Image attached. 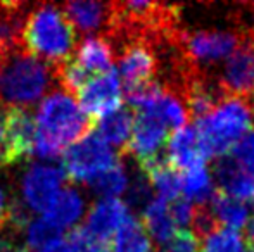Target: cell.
<instances>
[{
    "instance_id": "52a82bcc",
    "label": "cell",
    "mask_w": 254,
    "mask_h": 252,
    "mask_svg": "<svg viewBox=\"0 0 254 252\" xmlns=\"http://www.w3.org/2000/svg\"><path fill=\"white\" fill-rule=\"evenodd\" d=\"M66 173L63 166L31 164L21 180L24 207L28 211L44 214L57 194L64 189Z\"/></svg>"
},
{
    "instance_id": "74e56055",
    "label": "cell",
    "mask_w": 254,
    "mask_h": 252,
    "mask_svg": "<svg viewBox=\"0 0 254 252\" xmlns=\"http://www.w3.org/2000/svg\"><path fill=\"white\" fill-rule=\"evenodd\" d=\"M253 202H254V195H253Z\"/></svg>"
},
{
    "instance_id": "836d02e7",
    "label": "cell",
    "mask_w": 254,
    "mask_h": 252,
    "mask_svg": "<svg viewBox=\"0 0 254 252\" xmlns=\"http://www.w3.org/2000/svg\"><path fill=\"white\" fill-rule=\"evenodd\" d=\"M7 219H9V205L5 204V195L0 187V230L7 226Z\"/></svg>"
},
{
    "instance_id": "44dd1931",
    "label": "cell",
    "mask_w": 254,
    "mask_h": 252,
    "mask_svg": "<svg viewBox=\"0 0 254 252\" xmlns=\"http://www.w3.org/2000/svg\"><path fill=\"white\" fill-rule=\"evenodd\" d=\"M214 175L207 169L206 164L189 168L182 175V195L190 204H209L214 194Z\"/></svg>"
},
{
    "instance_id": "484cf974",
    "label": "cell",
    "mask_w": 254,
    "mask_h": 252,
    "mask_svg": "<svg viewBox=\"0 0 254 252\" xmlns=\"http://www.w3.org/2000/svg\"><path fill=\"white\" fill-rule=\"evenodd\" d=\"M221 97H218V87L211 83H204V81H197L192 85L189 90L187 97V107L189 112L195 116V118H202L206 116L214 105L218 104Z\"/></svg>"
},
{
    "instance_id": "4316f807",
    "label": "cell",
    "mask_w": 254,
    "mask_h": 252,
    "mask_svg": "<svg viewBox=\"0 0 254 252\" xmlns=\"http://www.w3.org/2000/svg\"><path fill=\"white\" fill-rule=\"evenodd\" d=\"M67 240L73 247V252H111L109 242L94 237L83 226H76L74 230H71Z\"/></svg>"
},
{
    "instance_id": "277c9868",
    "label": "cell",
    "mask_w": 254,
    "mask_h": 252,
    "mask_svg": "<svg viewBox=\"0 0 254 252\" xmlns=\"http://www.w3.org/2000/svg\"><path fill=\"white\" fill-rule=\"evenodd\" d=\"M253 121V107L244 97H221L206 116L197 119L195 126L206 159L225 157L251 131Z\"/></svg>"
},
{
    "instance_id": "8992f818",
    "label": "cell",
    "mask_w": 254,
    "mask_h": 252,
    "mask_svg": "<svg viewBox=\"0 0 254 252\" xmlns=\"http://www.w3.org/2000/svg\"><path fill=\"white\" fill-rule=\"evenodd\" d=\"M123 83L116 69L90 76L78 90V104L88 118L101 119L121 109Z\"/></svg>"
},
{
    "instance_id": "4dcf8cb0",
    "label": "cell",
    "mask_w": 254,
    "mask_h": 252,
    "mask_svg": "<svg viewBox=\"0 0 254 252\" xmlns=\"http://www.w3.org/2000/svg\"><path fill=\"white\" fill-rule=\"evenodd\" d=\"M170 205H171V214H173V219L177 223L178 230H187L190 225H194L195 216H197L194 204H190L185 199H177V201L170 202Z\"/></svg>"
},
{
    "instance_id": "9a60e30c",
    "label": "cell",
    "mask_w": 254,
    "mask_h": 252,
    "mask_svg": "<svg viewBox=\"0 0 254 252\" xmlns=\"http://www.w3.org/2000/svg\"><path fill=\"white\" fill-rule=\"evenodd\" d=\"M166 159L175 169H189L199 164H206V155L199 142L197 131L192 126H185L173 131L166 142Z\"/></svg>"
},
{
    "instance_id": "d6a6232c",
    "label": "cell",
    "mask_w": 254,
    "mask_h": 252,
    "mask_svg": "<svg viewBox=\"0 0 254 252\" xmlns=\"http://www.w3.org/2000/svg\"><path fill=\"white\" fill-rule=\"evenodd\" d=\"M35 252H73V247H71L67 237H57Z\"/></svg>"
},
{
    "instance_id": "f1b7e54d",
    "label": "cell",
    "mask_w": 254,
    "mask_h": 252,
    "mask_svg": "<svg viewBox=\"0 0 254 252\" xmlns=\"http://www.w3.org/2000/svg\"><path fill=\"white\" fill-rule=\"evenodd\" d=\"M57 237L61 235L44 221V218L31 219L26 226V249L37 251L40 247H44L47 242L57 239Z\"/></svg>"
},
{
    "instance_id": "8d00e7d4",
    "label": "cell",
    "mask_w": 254,
    "mask_h": 252,
    "mask_svg": "<svg viewBox=\"0 0 254 252\" xmlns=\"http://www.w3.org/2000/svg\"><path fill=\"white\" fill-rule=\"evenodd\" d=\"M253 26H254V9H253Z\"/></svg>"
},
{
    "instance_id": "d4e9b609",
    "label": "cell",
    "mask_w": 254,
    "mask_h": 252,
    "mask_svg": "<svg viewBox=\"0 0 254 252\" xmlns=\"http://www.w3.org/2000/svg\"><path fill=\"white\" fill-rule=\"evenodd\" d=\"M130 173L121 162H116L113 168L104 171L101 176L90 183L92 190L101 195V199H120L130 189Z\"/></svg>"
},
{
    "instance_id": "603a6c76",
    "label": "cell",
    "mask_w": 254,
    "mask_h": 252,
    "mask_svg": "<svg viewBox=\"0 0 254 252\" xmlns=\"http://www.w3.org/2000/svg\"><path fill=\"white\" fill-rule=\"evenodd\" d=\"M152 240L147 230L135 218L128 219L113 237L111 252H151Z\"/></svg>"
},
{
    "instance_id": "ffe728a7",
    "label": "cell",
    "mask_w": 254,
    "mask_h": 252,
    "mask_svg": "<svg viewBox=\"0 0 254 252\" xmlns=\"http://www.w3.org/2000/svg\"><path fill=\"white\" fill-rule=\"evenodd\" d=\"M151 190L156 192L157 199L173 202L182 195V175L168 161L157 159L151 164L144 166Z\"/></svg>"
},
{
    "instance_id": "f35d334b",
    "label": "cell",
    "mask_w": 254,
    "mask_h": 252,
    "mask_svg": "<svg viewBox=\"0 0 254 252\" xmlns=\"http://www.w3.org/2000/svg\"><path fill=\"white\" fill-rule=\"evenodd\" d=\"M0 5H2V3H0Z\"/></svg>"
},
{
    "instance_id": "d590c367",
    "label": "cell",
    "mask_w": 254,
    "mask_h": 252,
    "mask_svg": "<svg viewBox=\"0 0 254 252\" xmlns=\"http://www.w3.org/2000/svg\"><path fill=\"white\" fill-rule=\"evenodd\" d=\"M251 107H253V118H254V102H253V105H251Z\"/></svg>"
},
{
    "instance_id": "ba28073f",
    "label": "cell",
    "mask_w": 254,
    "mask_h": 252,
    "mask_svg": "<svg viewBox=\"0 0 254 252\" xmlns=\"http://www.w3.org/2000/svg\"><path fill=\"white\" fill-rule=\"evenodd\" d=\"M168 131L170 130L157 118L138 112L135 116L133 131L127 145L128 151L142 166L151 164L159 159L161 151L166 147Z\"/></svg>"
},
{
    "instance_id": "83f0119b",
    "label": "cell",
    "mask_w": 254,
    "mask_h": 252,
    "mask_svg": "<svg viewBox=\"0 0 254 252\" xmlns=\"http://www.w3.org/2000/svg\"><path fill=\"white\" fill-rule=\"evenodd\" d=\"M228 157L235 164L241 166L242 169H246L248 173L254 175V130L249 131L248 135H244L234 145V149L228 152Z\"/></svg>"
},
{
    "instance_id": "5bb4252c",
    "label": "cell",
    "mask_w": 254,
    "mask_h": 252,
    "mask_svg": "<svg viewBox=\"0 0 254 252\" xmlns=\"http://www.w3.org/2000/svg\"><path fill=\"white\" fill-rule=\"evenodd\" d=\"M67 21L81 33H95L114 23V7L94 0L67 2L63 7Z\"/></svg>"
},
{
    "instance_id": "e575fe53",
    "label": "cell",
    "mask_w": 254,
    "mask_h": 252,
    "mask_svg": "<svg viewBox=\"0 0 254 252\" xmlns=\"http://www.w3.org/2000/svg\"><path fill=\"white\" fill-rule=\"evenodd\" d=\"M248 242L254 244V214L251 216V219L248 223Z\"/></svg>"
},
{
    "instance_id": "7c38bea8",
    "label": "cell",
    "mask_w": 254,
    "mask_h": 252,
    "mask_svg": "<svg viewBox=\"0 0 254 252\" xmlns=\"http://www.w3.org/2000/svg\"><path fill=\"white\" fill-rule=\"evenodd\" d=\"M85 209L87 202L83 195L73 187H64L44 212V221L61 235L66 230L76 228L80 219L83 218Z\"/></svg>"
},
{
    "instance_id": "4fadbf2b",
    "label": "cell",
    "mask_w": 254,
    "mask_h": 252,
    "mask_svg": "<svg viewBox=\"0 0 254 252\" xmlns=\"http://www.w3.org/2000/svg\"><path fill=\"white\" fill-rule=\"evenodd\" d=\"M116 71L127 90L151 83L154 73H156V57L147 45L131 44L121 54Z\"/></svg>"
},
{
    "instance_id": "e0dca14e",
    "label": "cell",
    "mask_w": 254,
    "mask_h": 252,
    "mask_svg": "<svg viewBox=\"0 0 254 252\" xmlns=\"http://www.w3.org/2000/svg\"><path fill=\"white\" fill-rule=\"evenodd\" d=\"M214 182L221 189V194L241 199L244 202L253 201L254 175L242 169L239 164H235L228 155L218 161V166L214 169Z\"/></svg>"
},
{
    "instance_id": "6da1fadb",
    "label": "cell",
    "mask_w": 254,
    "mask_h": 252,
    "mask_svg": "<svg viewBox=\"0 0 254 252\" xmlns=\"http://www.w3.org/2000/svg\"><path fill=\"white\" fill-rule=\"evenodd\" d=\"M35 151L42 159H56L69 145L90 131V118L64 90H52L38 105L35 116Z\"/></svg>"
},
{
    "instance_id": "ac0fdd59",
    "label": "cell",
    "mask_w": 254,
    "mask_h": 252,
    "mask_svg": "<svg viewBox=\"0 0 254 252\" xmlns=\"http://www.w3.org/2000/svg\"><path fill=\"white\" fill-rule=\"evenodd\" d=\"M142 225L147 230L151 240L166 246L180 230L171 214L170 202L152 197L151 202L142 209Z\"/></svg>"
},
{
    "instance_id": "9c48e42d",
    "label": "cell",
    "mask_w": 254,
    "mask_h": 252,
    "mask_svg": "<svg viewBox=\"0 0 254 252\" xmlns=\"http://www.w3.org/2000/svg\"><path fill=\"white\" fill-rule=\"evenodd\" d=\"M35 135H37V126L30 109H3V137L12 164L33 155Z\"/></svg>"
},
{
    "instance_id": "30bf717a",
    "label": "cell",
    "mask_w": 254,
    "mask_h": 252,
    "mask_svg": "<svg viewBox=\"0 0 254 252\" xmlns=\"http://www.w3.org/2000/svg\"><path fill=\"white\" fill-rule=\"evenodd\" d=\"M190 59L199 64L227 61L239 49V38L230 31H195L185 38Z\"/></svg>"
},
{
    "instance_id": "8fae6325",
    "label": "cell",
    "mask_w": 254,
    "mask_h": 252,
    "mask_svg": "<svg viewBox=\"0 0 254 252\" xmlns=\"http://www.w3.org/2000/svg\"><path fill=\"white\" fill-rule=\"evenodd\" d=\"M131 211L121 199H99L87 212L83 228L101 240L109 242L120 228L131 219Z\"/></svg>"
},
{
    "instance_id": "2e32d148",
    "label": "cell",
    "mask_w": 254,
    "mask_h": 252,
    "mask_svg": "<svg viewBox=\"0 0 254 252\" xmlns=\"http://www.w3.org/2000/svg\"><path fill=\"white\" fill-rule=\"evenodd\" d=\"M207 205H209V209L206 211L207 216L211 218L213 225L220 228L241 232L244 226H248L253 216L248 202L230 197L227 194H216Z\"/></svg>"
},
{
    "instance_id": "d6986e66",
    "label": "cell",
    "mask_w": 254,
    "mask_h": 252,
    "mask_svg": "<svg viewBox=\"0 0 254 252\" xmlns=\"http://www.w3.org/2000/svg\"><path fill=\"white\" fill-rule=\"evenodd\" d=\"M113 57H114V52L109 42L102 37L90 35V37L81 40L80 47L76 50L74 62L88 76H95V74H101L113 69Z\"/></svg>"
},
{
    "instance_id": "5b68a950",
    "label": "cell",
    "mask_w": 254,
    "mask_h": 252,
    "mask_svg": "<svg viewBox=\"0 0 254 252\" xmlns=\"http://www.w3.org/2000/svg\"><path fill=\"white\" fill-rule=\"evenodd\" d=\"M116 162V151L97 131H88L63 154V169L66 178L76 183H92Z\"/></svg>"
},
{
    "instance_id": "3957f363",
    "label": "cell",
    "mask_w": 254,
    "mask_h": 252,
    "mask_svg": "<svg viewBox=\"0 0 254 252\" xmlns=\"http://www.w3.org/2000/svg\"><path fill=\"white\" fill-rule=\"evenodd\" d=\"M76 33L63 9L54 3H40L26 16L23 47L42 61L59 66L71 59Z\"/></svg>"
},
{
    "instance_id": "7402d4cb",
    "label": "cell",
    "mask_w": 254,
    "mask_h": 252,
    "mask_svg": "<svg viewBox=\"0 0 254 252\" xmlns=\"http://www.w3.org/2000/svg\"><path fill=\"white\" fill-rule=\"evenodd\" d=\"M135 116L128 109H118V111L111 112V114L104 116L97 123V133L101 135L104 140L111 145V147H123L128 145L133 131Z\"/></svg>"
},
{
    "instance_id": "f546056e",
    "label": "cell",
    "mask_w": 254,
    "mask_h": 252,
    "mask_svg": "<svg viewBox=\"0 0 254 252\" xmlns=\"http://www.w3.org/2000/svg\"><path fill=\"white\" fill-rule=\"evenodd\" d=\"M201 240L192 230H180L170 242L164 246L163 252H199Z\"/></svg>"
},
{
    "instance_id": "7a4b0ae2",
    "label": "cell",
    "mask_w": 254,
    "mask_h": 252,
    "mask_svg": "<svg viewBox=\"0 0 254 252\" xmlns=\"http://www.w3.org/2000/svg\"><path fill=\"white\" fill-rule=\"evenodd\" d=\"M57 81V69L23 45L0 54V107L30 109Z\"/></svg>"
},
{
    "instance_id": "1f68e13d",
    "label": "cell",
    "mask_w": 254,
    "mask_h": 252,
    "mask_svg": "<svg viewBox=\"0 0 254 252\" xmlns=\"http://www.w3.org/2000/svg\"><path fill=\"white\" fill-rule=\"evenodd\" d=\"M151 185H149L147 178H135L131 180L130 189H128V197H130L131 205H138L144 209L145 205L151 202Z\"/></svg>"
},
{
    "instance_id": "cb8c5ba5",
    "label": "cell",
    "mask_w": 254,
    "mask_h": 252,
    "mask_svg": "<svg viewBox=\"0 0 254 252\" xmlns=\"http://www.w3.org/2000/svg\"><path fill=\"white\" fill-rule=\"evenodd\" d=\"M199 252H249V242L241 232L214 226L202 235Z\"/></svg>"
}]
</instances>
